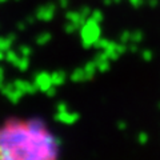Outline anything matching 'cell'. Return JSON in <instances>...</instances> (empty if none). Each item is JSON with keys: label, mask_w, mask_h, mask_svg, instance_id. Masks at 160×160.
I'll return each instance as SVG.
<instances>
[{"label": "cell", "mask_w": 160, "mask_h": 160, "mask_svg": "<svg viewBox=\"0 0 160 160\" xmlns=\"http://www.w3.org/2000/svg\"><path fill=\"white\" fill-rule=\"evenodd\" d=\"M53 132L36 118H11L0 124V160H59Z\"/></svg>", "instance_id": "cell-1"}]
</instances>
